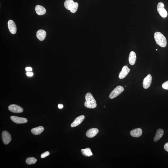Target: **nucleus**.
<instances>
[{
	"mask_svg": "<svg viewBox=\"0 0 168 168\" xmlns=\"http://www.w3.org/2000/svg\"><path fill=\"white\" fill-rule=\"evenodd\" d=\"M164 134L163 130L161 129H159L157 130L154 138V141L155 142H157L162 137Z\"/></svg>",
	"mask_w": 168,
	"mask_h": 168,
	"instance_id": "19",
	"label": "nucleus"
},
{
	"mask_svg": "<svg viewBox=\"0 0 168 168\" xmlns=\"http://www.w3.org/2000/svg\"><path fill=\"white\" fill-rule=\"evenodd\" d=\"M26 71L29 72V71H32V68L30 67H28L26 68Z\"/></svg>",
	"mask_w": 168,
	"mask_h": 168,
	"instance_id": "26",
	"label": "nucleus"
},
{
	"mask_svg": "<svg viewBox=\"0 0 168 168\" xmlns=\"http://www.w3.org/2000/svg\"><path fill=\"white\" fill-rule=\"evenodd\" d=\"M85 99L84 106L86 107L93 109L96 107L97 106L96 101L90 93H88L86 94Z\"/></svg>",
	"mask_w": 168,
	"mask_h": 168,
	"instance_id": "1",
	"label": "nucleus"
},
{
	"mask_svg": "<svg viewBox=\"0 0 168 168\" xmlns=\"http://www.w3.org/2000/svg\"><path fill=\"white\" fill-rule=\"evenodd\" d=\"M162 88L164 89L168 90V81H166L162 84Z\"/></svg>",
	"mask_w": 168,
	"mask_h": 168,
	"instance_id": "22",
	"label": "nucleus"
},
{
	"mask_svg": "<svg viewBox=\"0 0 168 168\" xmlns=\"http://www.w3.org/2000/svg\"><path fill=\"white\" fill-rule=\"evenodd\" d=\"M85 116L84 115H82L76 118L74 121L71 124V126L72 127H75L80 124L84 120Z\"/></svg>",
	"mask_w": 168,
	"mask_h": 168,
	"instance_id": "12",
	"label": "nucleus"
},
{
	"mask_svg": "<svg viewBox=\"0 0 168 168\" xmlns=\"http://www.w3.org/2000/svg\"><path fill=\"white\" fill-rule=\"evenodd\" d=\"M50 155V153L48 151H46L45 152L41 154V158H44L47 156H49Z\"/></svg>",
	"mask_w": 168,
	"mask_h": 168,
	"instance_id": "23",
	"label": "nucleus"
},
{
	"mask_svg": "<svg viewBox=\"0 0 168 168\" xmlns=\"http://www.w3.org/2000/svg\"><path fill=\"white\" fill-rule=\"evenodd\" d=\"M63 106H63L62 104H59L58 105V107L60 109H62L63 107Z\"/></svg>",
	"mask_w": 168,
	"mask_h": 168,
	"instance_id": "27",
	"label": "nucleus"
},
{
	"mask_svg": "<svg viewBox=\"0 0 168 168\" xmlns=\"http://www.w3.org/2000/svg\"><path fill=\"white\" fill-rule=\"evenodd\" d=\"M46 35V31L43 30H39L36 32V37L40 41L44 40L45 39Z\"/></svg>",
	"mask_w": 168,
	"mask_h": 168,
	"instance_id": "15",
	"label": "nucleus"
},
{
	"mask_svg": "<svg viewBox=\"0 0 168 168\" xmlns=\"http://www.w3.org/2000/svg\"><path fill=\"white\" fill-rule=\"evenodd\" d=\"M2 137L3 142L5 144H8L11 142L12 139L11 136V135L8 131H3Z\"/></svg>",
	"mask_w": 168,
	"mask_h": 168,
	"instance_id": "6",
	"label": "nucleus"
},
{
	"mask_svg": "<svg viewBox=\"0 0 168 168\" xmlns=\"http://www.w3.org/2000/svg\"><path fill=\"white\" fill-rule=\"evenodd\" d=\"M154 37L156 43L159 46L165 47L167 46V39L162 33L159 32H155L154 34Z\"/></svg>",
	"mask_w": 168,
	"mask_h": 168,
	"instance_id": "2",
	"label": "nucleus"
},
{
	"mask_svg": "<svg viewBox=\"0 0 168 168\" xmlns=\"http://www.w3.org/2000/svg\"><path fill=\"white\" fill-rule=\"evenodd\" d=\"M130 71V69L127 66H124L123 67L122 71L120 73L119 78L120 79H122L127 76L128 74Z\"/></svg>",
	"mask_w": 168,
	"mask_h": 168,
	"instance_id": "11",
	"label": "nucleus"
},
{
	"mask_svg": "<svg viewBox=\"0 0 168 168\" xmlns=\"http://www.w3.org/2000/svg\"><path fill=\"white\" fill-rule=\"evenodd\" d=\"M156 51H158V50L157 49H156Z\"/></svg>",
	"mask_w": 168,
	"mask_h": 168,
	"instance_id": "28",
	"label": "nucleus"
},
{
	"mask_svg": "<svg viewBox=\"0 0 168 168\" xmlns=\"http://www.w3.org/2000/svg\"><path fill=\"white\" fill-rule=\"evenodd\" d=\"M164 149L165 150L168 152V142L166 143L164 146Z\"/></svg>",
	"mask_w": 168,
	"mask_h": 168,
	"instance_id": "24",
	"label": "nucleus"
},
{
	"mask_svg": "<svg viewBox=\"0 0 168 168\" xmlns=\"http://www.w3.org/2000/svg\"><path fill=\"white\" fill-rule=\"evenodd\" d=\"M36 14L39 15H42L46 14V10L45 8L40 5H37L35 8Z\"/></svg>",
	"mask_w": 168,
	"mask_h": 168,
	"instance_id": "16",
	"label": "nucleus"
},
{
	"mask_svg": "<svg viewBox=\"0 0 168 168\" xmlns=\"http://www.w3.org/2000/svg\"><path fill=\"white\" fill-rule=\"evenodd\" d=\"M152 81V76L150 74L148 75L143 81V85L144 89H147L151 85Z\"/></svg>",
	"mask_w": 168,
	"mask_h": 168,
	"instance_id": "8",
	"label": "nucleus"
},
{
	"mask_svg": "<svg viewBox=\"0 0 168 168\" xmlns=\"http://www.w3.org/2000/svg\"><path fill=\"white\" fill-rule=\"evenodd\" d=\"M44 131V128L42 126H40L39 127L34 128L31 129V132L35 135H38L42 133Z\"/></svg>",
	"mask_w": 168,
	"mask_h": 168,
	"instance_id": "18",
	"label": "nucleus"
},
{
	"mask_svg": "<svg viewBox=\"0 0 168 168\" xmlns=\"http://www.w3.org/2000/svg\"><path fill=\"white\" fill-rule=\"evenodd\" d=\"M37 160V159L34 157H30L26 159V162L27 164L31 165L35 164Z\"/></svg>",
	"mask_w": 168,
	"mask_h": 168,
	"instance_id": "21",
	"label": "nucleus"
},
{
	"mask_svg": "<svg viewBox=\"0 0 168 168\" xmlns=\"http://www.w3.org/2000/svg\"><path fill=\"white\" fill-rule=\"evenodd\" d=\"M136 53L132 51L130 53L129 57V64L131 65H133L136 62Z\"/></svg>",
	"mask_w": 168,
	"mask_h": 168,
	"instance_id": "17",
	"label": "nucleus"
},
{
	"mask_svg": "<svg viewBox=\"0 0 168 168\" xmlns=\"http://www.w3.org/2000/svg\"><path fill=\"white\" fill-rule=\"evenodd\" d=\"M9 110L11 112L15 113H20L23 112L24 110L20 106L15 104H12L8 107Z\"/></svg>",
	"mask_w": 168,
	"mask_h": 168,
	"instance_id": "7",
	"label": "nucleus"
},
{
	"mask_svg": "<svg viewBox=\"0 0 168 168\" xmlns=\"http://www.w3.org/2000/svg\"><path fill=\"white\" fill-rule=\"evenodd\" d=\"M124 88L121 86H118L113 90L109 95L111 99H113L119 96L124 91Z\"/></svg>",
	"mask_w": 168,
	"mask_h": 168,
	"instance_id": "4",
	"label": "nucleus"
},
{
	"mask_svg": "<svg viewBox=\"0 0 168 168\" xmlns=\"http://www.w3.org/2000/svg\"><path fill=\"white\" fill-rule=\"evenodd\" d=\"M65 7L66 9L70 10L71 12L74 13L77 11L79 4L75 2L73 0H66L64 3Z\"/></svg>",
	"mask_w": 168,
	"mask_h": 168,
	"instance_id": "3",
	"label": "nucleus"
},
{
	"mask_svg": "<svg viewBox=\"0 0 168 168\" xmlns=\"http://www.w3.org/2000/svg\"><path fill=\"white\" fill-rule=\"evenodd\" d=\"M10 119L13 122L16 124H24L28 122L27 119L25 118L16 116H11Z\"/></svg>",
	"mask_w": 168,
	"mask_h": 168,
	"instance_id": "9",
	"label": "nucleus"
},
{
	"mask_svg": "<svg viewBox=\"0 0 168 168\" xmlns=\"http://www.w3.org/2000/svg\"><path fill=\"white\" fill-rule=\"evenodd\" d=\"M26 75L28 76H29V77H31V76H32L33 75H34L33 73L29 72L26 73Z\"/></svg>",
	"mask_w": 168,
	"mask_h": 168,
	"instance_id": "25",
	"label": "nucleus"
},
{
	"mask_svg": "<svg viewBox=\"0 0 168 168\" xmlns=\"http://www.w3.org/2000/svg\"><path fill=\"white\" fill-rule=\"evenodd\" d=\"M81 152L83 155L86 157H90L93 155V154L89 148L81 149Z\"/></svg>",
	"mask_w": 168,
	"mask_h": 168,
	"instance_id": "20",
	"label": "nucleus"
},
{
	"mask_svg": "<svg viewBox=\"0 0 168 168\" xmlns=\"http://www.w3.org/2000/svg\"><path fill=\"white\" fill-rule=\"evenodd\" d=\"M99 132V129L93 128L88 130L86 133V136L89 138H93Z\"/></svg>",
	"mask_w": 168,
	"mask_h": 168,
	"instance_id": "13",
	"label": "nucleus"
},
{
	"mask_svg": "<svg viewBox=\"0 0 168 168\" xmlns=\"http://www.w3.org/2000/svg\"><path fill=\"white\" fill-rule=\"evenodd\" d=\"M142 130L140 128H138L131 131L130 132L131 136L133 137L138 138L142 136Z\"/></svg>",
	"mask_w": 168,
	"mask_h": 168,
	"instance_id": "14",
	"label": "nucleus"
},
{
	"mask_svg": "<svg viewBox=\"0 0 168 168\" xmlns=\"http://www.w3.org/2000/svg\"><path fill=\"white\" fill-rule=\"evenodd\" d=\"M164 6L163 3L159 2L157 5V9L158 12L160 15L163 18L167 17V11L164 8Z\"/></svg>",
	"mask_w": 168,
	"mask_h": 168,
	"instance_id": "5",
	"label": "nucleus"
},
{
	"mask_svg": "<svg viewBox=\"0 0 168 168\" xmlns=\"http://www.w3.org/2000/svg\"><path fill=\"white\" fill-rule=\"evenodd\" d=\"M8 27L11 34H14L17 32V27L15 24L12 20H10L8 22Z\"/></svg>",
	"mask_w": 168,
	"mask_h": 168,
	"instance_id": "10",
	"label": "nucleus"
}]
</instances>
